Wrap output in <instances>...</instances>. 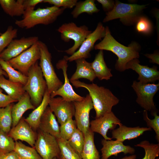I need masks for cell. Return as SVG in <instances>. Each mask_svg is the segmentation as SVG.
<instances>
[{
  "instance_id": "6da1fadb",
  "label": "cell",
  "mask_w": 159,
  "mask_h": 159,
  "mask_svg": "<svg viewBox=\"0 0 159 159\" xmlns=\"http://www.w3.org/2000/svg\"><path fill=\"white\" fill-rule=\"evenodd\" d=\"M105 33L103 39L94 46L96 50H106L112 52L118 57L115 69L120 72L126 70L127 64L130 60L139 57L140 47L135 42H132L128 47L121 44L112 35L109 27H105Z\"/></svg>"
},
{
  "instance_id": "7a4b0ae2",
  "label": "cell",
  "mask_w": 159,
  "mask_h": 159,
  "mask_svg": "<svg viewBox=\"0 0 159 159\" xmlns=\"http://www.w3.org/2000/svg\"><path fill=\"white\" fill-rule=\"evenodd\" d=\"M76 88L83 87L88 91L96 113L95 118L110 112L113 106L117 104L119 99L109 89L96 84H87L79 80L71 81Z\"/></svg>"
},
{
  "instance_id": "3957f363",
  "label": "cell",
  "mask_w": 159,
  "mask_h": 159,
  "mask_svg": "<svg viewBox=\"0 0 159 159\" xmlns=\"http://www.w3.org/2000/svg\"><path fill=\"white\" fill-rule=\"evenodd\" d=\"M65 9L53 6L45 8H39L36 10L24 11L23 19L16 20L15 23L19 28L26 29L38 24L49 25L54 22Z\"/></svg>"
},
{
  "instance_id": "277c9868",
  "label": "cell",
  "mask_w": 159,
  "mask_h": 159,
  "mask_svg": "<svg viewBox=\"0 0 159 159\" xmlns=\"http://www.w3.org/2000/svg\"><path fill=\"white\" fill-rule=\"evenodd\" d=\"M23 89L29 95L32 104L36 107L41 103L47 86L41 68L37 62L30 68Z\"/></svg>"
},
{
  "instance_id": "5b68a950",
  "label": "cell",
  "mask_w": 159,
  "mask_h": 159,
  "mask_svg": "<svg viewBox=\"0 0 159 159\" xmlns=\"http://www.w3.org/2000/svg\"><path fill=\"white\" fill-rule=\"evenodd\" d=\"M147 5L124 3L116 1L113 9L111 11L106 13L103 21L105 23L120 19V21L124 24H133L136 23L141 16L142 12Z\"/></svg>"
},
{
  "instance_id": "8992f818",
  "label": "cell",
  "mask_w": 159,
  "mask_h": 159,
  "mask_svg": "<svg viewBox=\"0 0 159 159\" xmlns=\"http://www.w3.org/2000/svg\"><path fill=\"white\" fill-rule=\"evenodd\" d=\"M40 57V66L46 81L48 91L51 94L60 88L62 82L57 77L52 62V55L46 45L41 41H38Z\"/></svg>"
},
{
  "instance_id": "52a82bcc",
  "label": "cell",
  "mask_w": 159,
  "mask_h": 159,
  "mask_svg": "<svg viewBox=\"0 0 159 159\" xmlns=\"http://www.w3.org/2000/svg\"><path fill=\"white\" fill-rule=\"evenodd\" d=\"M60 33L61 38L65 42L72 40L73 45L64 51L67 54L72 55L79 48L83 42L92 31L85 25L77 26L73 22L65 23L61 25L57 29Z\"/></svg>"
},
{
  "instance_id": "ba28073f",
  "label": "cell",
  "mask_w": 159,
  "mask_h": 159,
  "mask_svg": "<svg viewBox=\"0 0 159 159\" xmlns=\"http://www.w3.org/2000/svg\"><path fill=\"white\" fill-rule=\"evenodd\" d=\"M132 87L137 95V103L145 110L156 111L153 97L159 90V83H143L134 81Z\"/></svg>"
},
{
  "instance_id": "9c48e42d",
  "label": "cell",
  "mask_w": 159,
  "mask_h": 159,
  "mask_svg": "<svg viewBox=\"0 0 159 159\" xmlns=\"http://www.w3.org/2000/svg\"><path fill=\"white\" fill-rule=\"evenodd\" d=\"M34 148L42 159H58L60 153L57 138L39 129Z\"/></svg>"
},
{
  "instance_id": "30bf717a",
  "label": "cell",
  "mask_w": 159,
  "mask_h": 159,
  "mask_svg": "<svg viewBox=\"0 0 159 159\" xmlns=\"http://www.w3.org/2000/svg\"><path fill=\"white\" fill-rule=\"evenodd\" d=\"M38 41L20 54L7 62L14 69L27 76L30 68L40 59Z\"/></svg>"
},
{
  "instance_id": "8fae6325",
  "label": "cell",
  "mask_w": 159,
  "mask_h": 159,
  "mask_svg": "<svg viewBox=\"0 0 159 159\" xmlns=\"http://www.w3.org/2000/svg\"><path fill=\"white\" fill-rule=\"evenodd\" d=\"M105 33V27L102 23L99 22L94 31L87 36L78 49L70 56H65L64 58L70 62L80 59L88 58L90 56V52L94 47L95 43L103 38Z\"/></svg>"
},
{
  "instance_id": "7c38bea8",
  "label": "cell",
  "mask_w": 159,
  "mask_h": 159,
  "mask_svg": "<svg viewBox=\"0 0 159 159\" xmlns=\"http://www.w3.org/2000/svg\"><path fill=\"white\" fill-rule=\"evenodd\" d=\"M75 108L74 116L77 127L85 135L90 129V114L93 108L90 95L88 94L80 101L73 102Z\"/></svg>"
},
{
  "instance_id": "4fadbf2b",
  "label": "cell",
  "mask_w": 159,
  "mask_h": 159,
  "mask_svg": "<svg viewBox=\"0 0 159 159\" xmlns=\"http://www.w3.org/2000/svg\"><path fill=\"white\" fill-rule=\"evenodd\" d=\"M68 67L67 61L64 58L57 63V68L58 69H61L62 71L64 83L60 88L50 94V97H54L56 96L59 95L64 100L68 102H73L81 101L84 97L77 94L73 89L67 74Z\"/></svg>"
},
{
  "instance_id": "5bb4252c",
  "label": "cell",
  "mask_w": 159,
  "mask_h": 159,
  "mask_svg": "<svg viewBox=\"0 0 159 159\" xmlns=\"http://www.w3.org/2000/svg\"><path fill=\"white\" fill-rule=\"evenodd\" d=\"M122 124L120 120L111 111L91 121L90 122V129L93 132L101 135L104 139L111 140L112 138L107 135L108 131L112 130L117 125L119 126Z\"/></svg>"
},
{
  "instance_id": "9a60e30c",
  "label": "cell",
  "mask_w": 159,
  "mask_h": 159,
  "mask_svg": "<svg viewBox=\"0 0 159 159\" xmlns=\"http://www.w3.org/2000/svg\"><path fill=\"white\" fill-rule=\"evenodd\" d=\"M48 105L60 125L74 116L73 102L67 101L61 97H50Z\"/></svg>"
},
{
  "instance_id": "2e32d148",
  "label": "cell",
  "mask_w": 159,
  "mask_h": 159,
  "mask_svg": "<svg viewBox=\"0 0 159 159\" xmlns=\"http://www.w3.org/2000/svg\"><path fill=\"white\" fill-rule=\"evenodd\" d=\"M39 41L37 36L24 37L13 40L6 48L0 53V58L7 61L17 56Z\"/></svg>"
},
{
  "instance_id": "e0dca14e",
  "label": "cell",
  "mask_w": 159,
  "mask_h": 159,
  "mask_svg": "<svg viewBox=\"0 0 159 159\" xmlns=\"http://www.w3.org/2000/svg\"><path fill=\"white\" fill-rule=\"evenodd\" d=\"M126 69H131L139 75L138 80L143 83H154L159 79V72L156 66L150 67L140 64L138 59L130 61L126 64Z\"/></svg>"
},
{
  "instance_id": "ac0fdd59",
  "label": "cell",
  "mask_w": 159,
  "mask_h": 159,
  "mask_svg": "<svg viewBox=\"0 0 159 159\" xmlns=\"http://www.w3.org/2000/svg\"><path fill=\"white\" fill-rule=\"evenodd\" d=\"M24 118L22 117L15 126L11 128L8 134L15 141H24L34 147L37 134Z\"/></svg>"
},
{
  "instance_id": "d6986e66",
  "label": "cell",
  "mask_w": 159,
  "mask_h": 159,
  "mask_svg": "<svg viewBox=\"0 0 159 159\" xmlns=\"http://www.w3.org/2000/svg\"><path fill=\"white\" fill-rule=\"evenodd\" d=\"M102 147L101 149L102 159H108L110 156L117 155L118 153H123L125 154H134L135 149L130 145H125L123 142L117 140H102Z\"/></svg>"
},
{
  "instance_id": "ffe728a7",
  "label": "cell",
  "mask_w": 159,
  "mask_h": 159,
  "mask_svg": "<svg viewBox=\"0 0 159 159\" xmlns=\"http://www.w3.org/2000/svg\"><path fill=\"white\" fill-rule=\"evenodd\" d=\"M38 129L57 138H60V126L59 123L48 106L41 117Z\"/></svg>"
},
{
  "instance_id": "44dd1931",
  "label": "cell",
  "mask_w": 159,
  "mask_h": 159,
  "mask_svg": "<svg viewBox=\"0 0 159 159\" xmlns=\"http://www.w3.org/2000/svg\"><path fill=\"white\" fill-rule=\"evenodd\" d=\"M151 129L148 127H128L122 124L118 128L112 130V138L123 142L127 140L137 138L145 132L151 130Z\"/></svg>"
},
{
  "instance_id": "7402d4cb",
  "label": "cell",
  "mask_w": 159,
  "mask_h": 159,
  "mask_svg": "<svg viewBox=\"0 0 159 159\" xmlns=\"http://www.w3.org/2000/svg\"><path fill=\"white\" fill-rule=\"evenodd\" d=\"M17 102L13 105L12 109V127L18 124L26 111L36 108L32 103L29 95L26 92Z\"/></svg>"
},
{
  "instance_id": "603a6c76",
  "label": "cell",
  "mask_w": 159,
  "mask_h": 159,
  "mask_svg": "<svg viewBox=\"0 0 159 159\" xmlns=\"http://www.w3.org/2000/svg\"><path fill=\"white\" fill-rule=\"evenodd\" d=\"M50 97V94L47 89L41 104L34 110L28 117L24 118L25 121L34 130L38 129L41 118L49 105Z\"/></svg>"
},
{
  "instance_id": "cb8c5ba5",
  "label": "cell",
  "mask_w": 159,
  "mask_h": 159,
  "mask_svg": "<svg viewBox=\"0 0 159 159\" xmlns=\"http://www.w3.org/2000/svg\"><path fill=\"white\" fill-rule=\"evenodd\" d=\"M91 66L95 74L99 80H108L112 76L111 69L107 66L104 58L103 50H100Z\"/></svg>"
},
{
  "instance_id": "d4e9b609",
  "label": "cell",
  "mask_w": 159,
  "mask_h": 159,
  "mask_svg": "<svg viewBox=\"0 0 159 159\" xmlns=\"http://www.w3.org/2000/svg\"><path fill=\"white\" fill-rule=\"evenodd\" d=\"M76 69L69 80L70 82L78 80L80 78H85L93 82L96 77L91 66V63L85 59H80L75 61Z\"/></svg>"
},
{
  "instance_id": "484cf974",
  "label": "cell",
  "mask_w": 159,
  "mask_h": 159,
  "mask_svg": "<svg viewBox=\"0 0 159 159\" xmlns=\"http://www.w3.org/2000/svg\"><path fill=\"white\" fill-rule=\"evenodd\" d=\"M23 85L5 78L3 75H0V87L4 90L7 95L17 102L25 93Z\"/></svg>"
},
{
  "instance_id": "4316f807",
  "label": "cell",
  "mask_w": 159,
  "mask_h": 159,
  "mask_svg": "<svg viewBox=\"0 0 159 159\" xmlns=\"http://www.w3.org/2000/svg\"><path fill=\"white\" fill-rule=\"evenodd\" d=\"M85 142L81 154L82 159H100L99 152L94 143V132L90 129L84 136Z\"/></svg>"
},
{
  "instance_id": "83f0119b",
  "label": "cell",
  "mask_w": 159,
  "mask_h": 159,
  "mask_svg": "<svg viewBox=\"0 0 159 159\" xmlns=\"http://www.w3.org/2000/svg\"><path fill=\"white\" fill-rule=\"evenodd\" d=\"M23 0H0V5L4 11L13 17L23 15L24 10Z\"/></svg>"
},
{
  "instance_id": "f1b7e54d",
  "label": "cell",
  "mask_w": 159,
  "mask_h": 159,
  "mask_svg": "<svg viewBox=\"0 0 159 159\" xmlns=\"http://www.w3.org/2000/svg\"><path fill=\"white\" fill-rule=\"evenodd\" d=\"M99 11L100 10L96 6L95 0H86L77 1L71 14L73 18H77L83 13L92 14Z\"/></svg>"
},
{
  "instance_id": "f546056e",
  "label": "cell",
  "mask_w": 159,
  "mask_h": 159,
  "mask_svg": "<svg viewBox=\"0 0 159 159\" xmlns=\"http://www.w3.org/2000/svg\"><path fill=\"white\" fill-rule=\"evenodd\" d=\"M0 65L7 74L9 80L14 82L20 83L23 85L26 84L28 78L27 76L16 70L7 61L0 58Z\"/></svg>"
},
{
  "instance_id": "4dcf8cb0",
  "label": "cell",
  "mask_w": 159,
  "mask_h": 159,
  "mask_svg": "<svg viewBox=\"0 0 159 159\" xmlns=\"http://www.w3.org/2000/svg\"><path fill=\"white\" fill-rule=\"evenodd\" d=\"M14 151L20 159H42L34 147L27 146L21 141H15Z\"/></svg>"
},
{
  "instance_id": "1f68e13d",
  "label": "cell",
  "mask_w": 159,
  "mask_h": 159,
  "mask_svg": "<svg viewBox=\"0 0 159 159\" xmlns=\"http://www.w3.org/2000/svg\"><path fill=\"white\" fill-rule=\"evenodd\" d=\"M13 103L0 108V129L8 134L12 126L11 111Z\"/></svg>"
},
{
  "instance_id": "d6a6232c",
  "label": "cell",
  "mask_w": 159,
  "mask_h": 159,
  "mask_svg": "<svg viewBox=\"0 0 159 159\" xmlns=\"http://www.w3.org/2000/svg\"><path fill=\"white\" fill-rule=\"evenodd\" d=\"M60 150L58 159H82L70 146L67 140L61 138H57Z\"/></svg>"
},
{
  "instance_id": "836d02e7",
  "label": "cell",
  "mask_w": 159,
  "mask_h": 159,
  "mask_svg": "<svg viewBox=\"0 0 159 159\" xmlns=\"http://www.w3.org/2000/svg\"><path fill=\"white\" fill-rule=\"evenodd\" d=\"M143 148L145 152L142 159H155L159 155V144L150 143L148 141L144 140L135 146Z\"/></svg>"
},
{
  "instance_id": "e575fe53",
  "label": "cell",
  "mask_w": 159,
  "mask_h": 159,
  "mask_svg": "<svg viewBox=\"0 0 159 159\" xmlns=\"http://www.w3.org/2000/svg\"><path fill=\"white\" fill-rule=\"evenodd\" d=\"M8 133L0 129V154L14 151L15 141Z\"/></svg>"
},
{
  "instance_id": "d590c367",
  "label": "cell",
  "mask_w": 159,
  "mask_h": 159,
  "mask_svg": "<svg viewBox=\"0 0 159 159\" xmlns=\"http://www.w3.org/2000/svg\"><path fill=\"white\" fill-rule=\"evenodd\" d=\"M67 141L72 147L81 156L85 142L82 132L77 128Z\"/></svg>"
},
{
  "instance_id": "8d00e7d4",
  "label": "cell",
  "mask_w": 159,
  "mask_h": 159,
  "mask_svg": "<svg viewBox=\"0 0 159 159\" xmlns=\"http://www.w3.org/2000/svg\"><path fill=\"white\" fill-rule=\"evenodd\" d=\"M18 30L11 26L0 35V53L8 46L11 41L17 37Z\"/></svg>"
},
{
  "instance_id": "74e56055",
  "label": "cell",
  "mask_w": 159,
  "mask_h": 159,
  "mask_svg": "<svg viewBox=\"0 0 159 159\" xmlns=\"http://www.w3.org/2000/svg\"><path fill=\"white\" fill-rule=\"evenodd\" d=\"M77 128L74 120L71 119L60 126V138L68 140Z\"/></svg>"
},
{
  "instance_id": "f35d334b",
  "label": "cell",
  "mask_w": 159,
  "mask_h": 159,
  "mask_svg": "<svg viewBox=\"0 0 159 159\" xmlns=\"http://www.w3.org/2000/svg\"><path fill=\"white\" fill-rule=\"evenodd\" d=\"M152 115L154 116V118L150 119L148 117L147 111L144 110L143 116L144 120L145 121L148 127L153 129L155 134L156 139L158 142H159V116L157 114L156 111L151 112Z\"/></svg>"
},
{
  "instance_id": "ab89813d",
  "label": "cell",
  "mask_w": 159,
  "mask_h": 159,
  "mask_svg": "<svg viewBox=\"0 0 159 159\" xmlns=\"http://www.w3.org/2000/svg\"><path fill=\"white\" fill-rule=\"evenodd\" d=\"M136 29L138 32L148 34L151 33L152 26L150 21L146 17L141 16L136 23Z\"/></svg>"
},
{
  "instance_id": "60d3db41",
  "label": "cell",
  "mask_w": 159,
  "mask_h": 159,
  "mask_svg": "<svg viewBox=\"0 0 159 159\" xmlns=\"http://www.w3.org/2000/svg\"><path fill=\"white\" fill-rule=\"evenodd\" d=\"M77 0H44L43 2L48 3L58 7L71 9L75 6Z\"/></svg>"
},
{
  "instance_id": "b9f144b4",
  "label": "cell",
  "mask_w": 159,
  "mask_h": 159,
  "mask_svg": "<svg viewBox=\"0 0 159 159\" xmlns=\"http://www.w3.org/2000/svg\"><path fill=\"white\" fill-rule=\"evenodd\" d=\"M2 92L3 90L0 87V108L4 107L10 104L17 102L9 95L4 94Z\"/></svg>"
},
{
  "instance_id": "7bdbcfd3",
  "label": "cell",
  "mask_w": 159,
  "mask_h": 159,
  "mask_svg": "<svg viewBox=\"0 0 159 159\" xmlns=\"http://www.w3.org/2000/svg\"><path fill=\"white\" fill-rule=\"evenodd\" d=\"M44 0H23V6L24 11L34 10L37 4L43 2Z\"/></svg>"
},
{
  "instance_id": "ee69618b",
  "label": "cell",
  "mask_w": 159,
  "mask_h": 159,
  "mask_svg": "<svg viewBox=\"0 0 159 159\" xmlns=\"http://www.w3.org/2000/svg\"><path fill=\"white\" fill-rule=\"evenodd\" d=\"M97 1L102 5L103 10L107 12L111 11L113 9L115 1L111 0H97Z\"/></svg>"
},
{
  "instance_id": "f6af8a7d",
  "label": "cell",
  "mask_w": 159,
  "mask_h": 159,
  "mask_svg": "<svg viewBox=\"0 0 159 159\" xmlns=\"http://www.w3.org/2000/svg\"><path fill=\"white\" fill-rule=\"evenodd\" d=\"M0 159H20L16 153L14 151L9 153L0 154Z\"/></svg>"
},
{
  "instance_id": "bcb514c9",
  "label": "cell",
  "mask_w": 159,
  "mask_h": 159,
  "mask_svg": "<svg viewBox=\"0 0 159 159\" xmlns=\"http://www.w3.org/2000/svg\"><path fill=\"white\" fill-rule=\"evenodd\" d=\"M145 55L151 60V62L159 64V54L158 53L153 54H146Z\"/></svg>"
},
{
  "instance_id": "7dc6e473",
  "label": "cell",
  "mask_w": 159,
  "mask_h": 159,
  "mask_svg": "<svg viewBox=\"0 0 159 159\" xmlns=\"http://www.w3.org/2000/svg\"><path fill=\"white\" fill-rule=\"evenodd\" d=\"M136 155L134 154L130 156H125L120 159H136Z\"/></svg>"
},
{
  "instance_id": "c3c4849f",
  "label": "cell",
  "mask_w": 159,
  "mask_h": 159,
  "mask_svg": "<svg viewBox=\"0 0 159 159\" xmlns=\"http://www.w3.org/2000/svg\"><path fill=\"white\" fill-rule=\"evenodd\" d=\"M0 75H3L5 77H8V76L6 73L2 69L1 66L0 65Z\"/></svg>"
},
{
  "instance_id": "681fc988",
  "label": "cell",
  "mask_w": 159,
  "mask_h": 159,
  "mask_svg": "<svg viewBox=\"0 0 159 159\" xmlns=\"http://www.w3.org/2000/svg\"><path fill=\"white\" fill-rule=\"evenodd\" d=\"M2 34V33H1V32H0V35Z\"/></svg>"
},
{
  "instance_id": "f907efd6",
  "label": "cell",
  "mask_w": 159,
  "mask_h": 159,
  "mask_svg": "<svg viewBox=\"0 0 159 159\" xmlns=\"http://www.w3.org/2000/svg\"><path fill=\"white\" fill-rule=\"evenodd\" d=\"M156 159H159V158H156Z\"/></svg>"
},
{
  "instance_id": "816d5d0a",
  "label": "cell",
  "mask_w": 159,
  "mask_h": 159,
  "mask_svg": "<svg viewBox=\"0 0 159 159\" xmlns=\"http://www.w3.org/2000/svg\"><path fill=\"white\" fill-rule=\"evenodd\" d=\"M54 159H58L57 158H54Z\"/></svg>"
}]
</instances>
